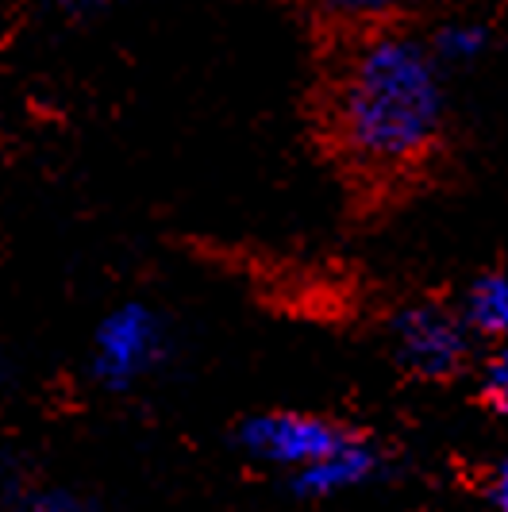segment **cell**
<instances>
[{
    "label": "cell",
    "mask_w": 508,
    "mask_h": 512,
    "mask_svg": "<svg viewBox=\"0 0 508 512\" xmlns=\"http://www.w3.org/2000/svg\"><path fill=\"white\" fill-rule=\"evenodd\" d=\"M308 139L355 208L428 193L451 162V112L428 47L401 24L328 35L308 93Z\"/></svg>",
    "instance_id": "1"
},
{
    "label": "cell",
    "mask_w": 508,
    "mask_h": 512,
    "mask_svg": "<svg viewBox=\"0 0 508 512\" xmlns=\"http://www.w3.org/2000/svg\"><path fill=\"white\" fill-rule=\"evenodd\" d=\"M243 443L258 459L285 462V466H297L305 474L312 466L343 455L358 439L351 428H343V420L308 416V412H270V416L247 420Z\"/></svg>",
    "instance_id": "2"
},
{
    "label": "cell",
    "mask_w": 508,
    "mask_h": 512,
    "mask_svg": "<svg viewBox=\"0 0 508 512\" xmlns=\"http://www.w3.org/2000/svg\"><path fill=\"white\" fill-rule=\"evenodd\" d=\"M466 324L439 305H416L397 316V362L424 382H447L470 359Z\"/></svg>",
    "instance_id": "3"
},
{
    "label": "cell",
    "mask_w": 508,
    "mask_h": 512,
    "mask_svg": "<svg viewBox=\"0 0 508 512\" xmlns=\"http://www.w3.org/2000/svg\"><path fill=\"white\" fill-rule=\"evenodd\" d=\"M293 4H301L312 24L324 27V35H343V31L401 24L412 0H293Z\"/></svg>",
    "instance_id": "4"
},
{
    "label": "cell",
    "mask_w": 508,
    "mask_h": 512,
    "mask_svg": "<svg viewBox=\"0 0 508 512\" xmlns=\"http://www.w3.org/2000/svg\"><path fill=\"white\" fill-rule=\"evenodd\" d=\"M470 332L485 335V339H501L508 324V289L505 274L501 270H489L478 282L470 285V297H466V320H462Z\"/></svg>",
    "instance_id": "5"
},
{
    "label": "cell",
    "mask_w": 508,
    "mask_h": 512,
    "mask_svg": "<svg viewBox=\"0 0 508 512\" xmlns=\"http://www.w3.org/2000/svg\"><path fill=\"white\" fill-rule=\"evenodd\" d=\"M482 397H485V405H493V401H497V412H505V355L489 359V366H485Z\"/></svg>",
    "instance_id": "6"
}]
</instances>
